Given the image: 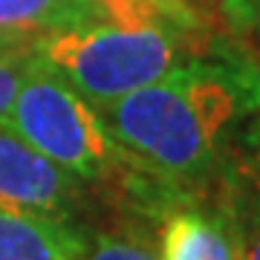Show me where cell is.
I'll list each match as a JSON object with an SVG mask.
<instances>
[{"instance_id": "13", "label": "cell", "mask_w": 260, "mask_h": 260, "mask_svg": "<svg viewBox=\"0 0 260 260\" xmlns=\"http://www.w3.org/2000/svg\"><path fill=\"white\" fill-rule=\"evenodd\" d=\"M246 145H249V174L254 182V203H260V113L249 121Z\"/></svg>"}, {"instance_id": "6", "label": "cell", "mask_w": 260, "mask_h": 260, "mask_svg": "<svg viewBox=\"0 0 260 260\" xmlns=\"http://www.w3.org/2000/svg\"><path fill=\"white\" fill-rule=\"evenodd\" d=\"M84 243L78 223L0 208V260H81Z\"/></svg>"}, {"instance_id": "10", "label": "cell", "mask_w": 260, "mask_h": 260, "mask_svg": "<svg viewBox=\"0 0 260 260\" xmlns=\"http://www.w3.org/2000/svg\"><path fill=\"white\" fill-rule=\"evenodd\" d=\"M102 18H119V20H139V18H153V15H174L162 0H87ZM177 18V15H174ZM179 20V18H177ZM185 23V20H182ZM200 26V23H191Z\"/></svg>"}, {"instance_id": "5", "label": "cell", "mask_w": 260, "mask_h": 260, "mask_svg": "<svg viewBox=\"0 0 260 260\" xmlns=\"http://www.w3.org/2000/svg\"><path fill=\"white\" fill-rule=\"evenodd\" d=\"M159 260H240V225L229 208L171 200L159 223Z\"/></svg>"}, {"instance_id": "7", "label": "cell", "mask_w": 260, "mask_h": 260, "mask_svg": "<svg viewBox=\"0 0 260 260\" xmlns=\"http://www.w3.org/2000/svg\"><path fill=\"white\" fill-rule=\"evenodd\" d=\"M93 12L87 0H0V38L35 47L47 32L70 26Z\"/></svg>"}, {"instance_id": "4", "label": "cell", "mask_w": 260, "mask_h": 260, "mask_svg": "<svg viewBox=\"0 0 260 260\" xmlns=\"http://www.w3.org/2000/svg\"><path fill=\"white\" fill-rule=\"evenodd\" d=\"M87 191L90 188L81 179L0 124V208L75 223L78 211L87 205Z\"/></svg>"}, {"instance_id": "1", "label": "cell", "mask_w": 260, "mask_h": 260, "mask_svg": "<svg viewBox=\"0 0 260 260\" xmlns=\"http://www.w3.org/2000/svg\"><path fill=\"white\" fill-rule=\"evenodd\" d=\"M95 110L133 165L188 188L211 177L234 133L260 113V64L217 44Z\"/></svg>"}, {"instance_id": "3", "label": "cell", "mask_w": 260, "mask_h": 260, "mask_svg": "<svg viewBox=\"0 0 260 260\" xmlns=\"http://www.w3.org/2000/svg\"><path fill=\"white\" fill-rule=\"evenodd\" d=\"M0 124L87 188L127 182L136 171L107 130L102 113L38 58H32Z\"/></svg>"}, {"instance_id": "14", "label": "cell", "mask_w": 260, "mask_h": 260, "mask_svg": "<svg viewBox=\"0 0 260 260\" xmlns=\"http://www.w3.org/2000/svg\"><path fill=\"white\" fill-rule=\"evenodd\" d=\"M168 9L174 12L179 20H185V23H197V18H194V9L188 6V0H162Z\"/></svg>"}, {"instance_id": "11", "label": "cell", "mask_w": 260, "mask_h": 260, "mask_svg": "<svg viewBox=\"0 0 260 260\" xmlns=\"http://www.w3.org/2000/svg\"><path fill=\"white\" fill-rule=\"evenodd\" d=\"M223 18L234 32H260V0H223Z\"/></svg>"}, {"instance_id": "12", "label": "cell", "mask_w": 260, "mask_h": 260, "mask_svg": "<svg viewBox=\"0 0 260 260\" xmlns=\"http://www.w3.org/2000/svg\"><path fill=\"white\" fill-rule=\"evenodd\" d=\"M240 225V260H260V203H251L246 214H237Z\"/></svg>"}, {"instance_id": "8", "label": "cell", "mask_w": 260, "mask_h": 260, "mask_svg": "<svg viewBox=\"0 0 260 260\" xmlns=\"http://www.w3.org/2000/svg\"><path fill=\"white\" fill-rule=\"evenodd\" d=\"M81 260H159V251L136 232H87Z\"/></svg>"}, {"instance_id": "2", "label": "cell", "mask_w": 260, "mask_h": 260, "mask_svg": "<svg viewBox=\"0 0 260 260\" xmlns=\"http://www.w3.org/2000/svg\"><path fill=\"white\" fill-rule=\"evenodd\" d=\"M200 32V26L165 12L139 20L102 18L93 12L38 38L32 52L93 107H102L203 55Z\"/></svg>"}, {"instance_id": "9", "label": "cell", "mask_w": 260, "mask_h": 260, "mask_svg": "<svg viewBox=\"0 0 260 260\" xmlns=\"http://www.w3.org/2000/svg\"><path fill=\"white\" fill-rule=\"evenodd\" d=\"M32 58H35L32 44L0 38V121L6 119V113H9L12 102H15V93H18Z\"/></svg>"}]
</instances>
